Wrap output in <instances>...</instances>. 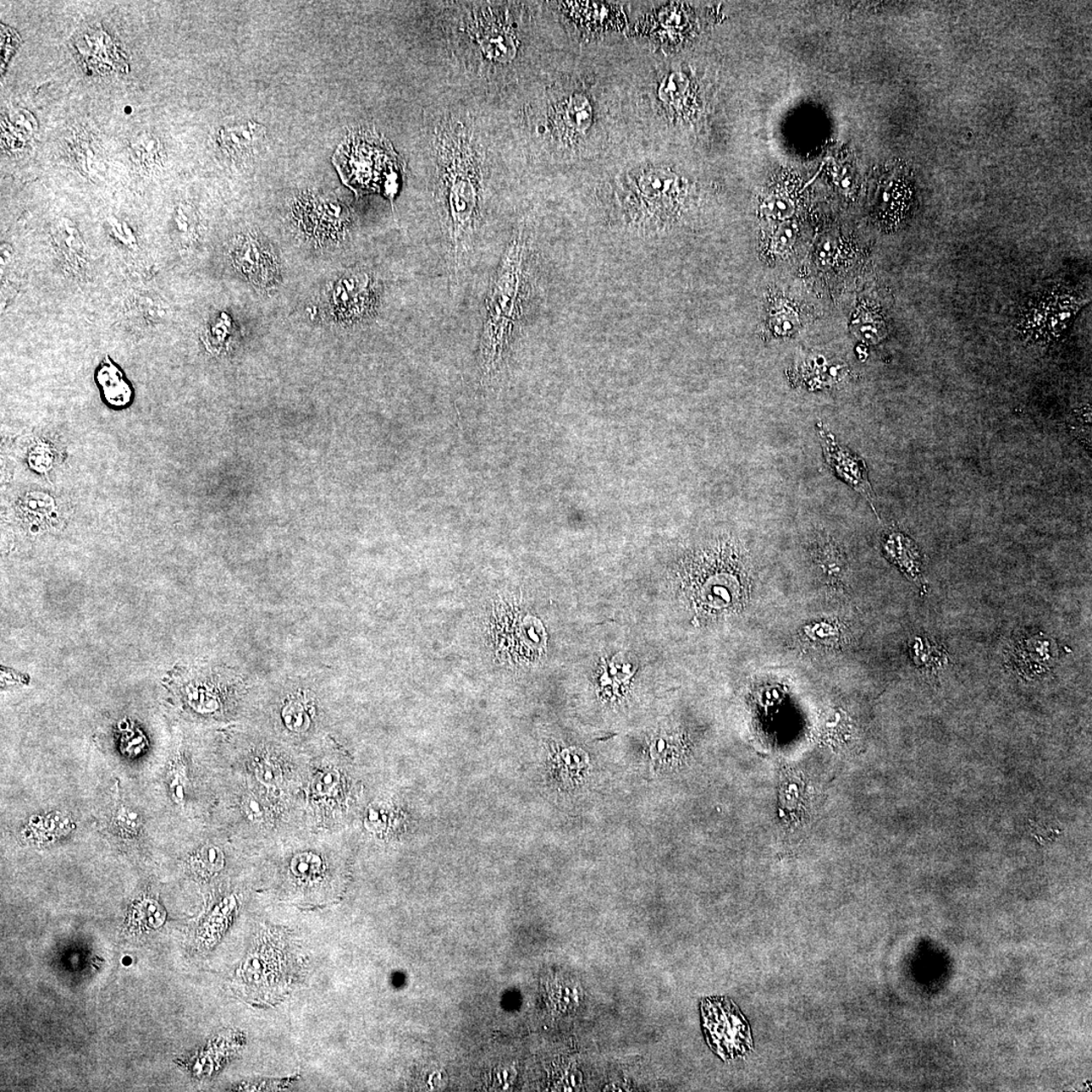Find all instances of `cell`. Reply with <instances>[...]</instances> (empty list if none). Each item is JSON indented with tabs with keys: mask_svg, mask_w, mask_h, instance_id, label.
Here are the masks:
<instances>
[{
	"mask_svg": "<svg viewBox=\"0 0 1092 1092\" xmlns=\"http://www.w3.org/2000/svg\"><path fill=\"white\" fill-rule=\"evenodd\" d=\"M435 201L452 284L466 277L481 236L484 178L478 145L468 126L457 120L440 125L437 140Z\"/></svg>",
	"mask_w": 1092,
	"mask_h": 1092,
	"instance_id": "obj_1",
	"label": "cell"
},
{
	"mask_svg": "<svg viewBox=\"0 0 1092 1092\" xmlns=\"http://www.w3.org/2000/svg\"><path fill=\"white\" fill-rule=\"evenodd\" d=\"M529 264L528 238L518 231L507 244L485 296L478 362L488 382L502 376L520 334L531 285Z\"/></svg>",
	"mask_w": 1092,
	"mask_h": 1092,
	"instance_id": "obj_2",
	"label": "cell"
},
{
	"mask_svg": "<svg viewBox=\"0 0 1092 1092\" xmlns=\"http://www.w3.org/2000/svg\"><path fill=\"white\" fill-rule=\"evenodd\" d=\"M333 162L344 184L358 195L379 192L394 201L404 179L398 154L383 136L368 131L347 137Z\"/></svg>",
	"mask_w": 1092,
	"mask_h": 1092,
	"instance_id": "obj_3",
	"label": "cell"
},
{
	"mask_svg": "<svg viewBox=\"0 0 1092 1092\" xmlns=\"http://www.w3.org/2000/svg\"><path fill=\"white\" fill-rule=\"evenodd\" d=\"M1088 296L1077 286L1052 280L1034 291L1020 306L1016 329L1027 343L1043 347L1056 344L1071 329Z\"/></svg>",
	"mask_w": 1092,
	"mask_h": 1092,
	"instance_id": "obj_4",
	"label": "cell"
},
{
	"mask_svg": "<svg viewBox=\"0 0 1092 1092\" xmlns=\"http://www.w3.org/2000/svg\"><path fill=\"white\" fill-rule=\"evenodd\" d=\"M297 972L295 954L279 934H266L238 971V980L247 1001L272 1006L288 995Z\"/></svg>",
	"mask_w": 1092,
	"mask_h": 1092,
	"instance_id": "obj_5",
	"label": "cell"
},
{
	"mask_svg": "<svg viewBox=\"0 0 1092 1092\" xmlns=\"http://www.w3.org/2000/svg\"><path fill=\"white\" fill-rule=\"evenodd\" d=\"M690 590L695 609L709 616H724L746 606L751 588V569L746 556L728 555L726 560L706 562Z\"/></svg>",
	"mask_w": 1092,
	"mask_h": 1092,
	"instance_id": "obj_6",
	"label": "cell"
},
{
	"mask_svg": "<svg viewBox=\"0 0 1092 1092\" xmlns=\"http://www.w3.org/2000/svg\"><path fill=\"white\" fill-rule=\"evenodd\" d=\"M380 295L382 284L376 274L364 268L349 270L328 291L331 316L347 326L367 322L376 316Z\"/></svg>",
	"mask_w": 1092,
	"mask_h": 1092,
	"instance_id": "obj_7",
	"label": "cell"
},
{
	"mask_svg": "<svg viewBox=\"0 0 1092 1092\" xmlns=\"http://www.w3.org/2000/svg\"><path fill=\"white\" fill-rule=\"evenodd\" d=\"M702 1013L706 1041L717 1055L730 1060L752 1050L751 1029L731 1001L725 997L705 998Z\"/></svg>",
	"mask_w": 1092,
	"mask_h": 1092,
	"instance_id": "obj_8",
	"label": "cell"
},
{
	"mask_svg": "<svg viewBox=\"0 0 1092 1092\" xmlns=\"http://www.w3.org/2000/svg\"><path fill=\"white\" fill-rule=\"evenodd\" d=\"M233 266L259 290L277 288L281 280L279 259L273 247L255 234L237 237L230 247Z\"/></svg>",
	"mask_w": 1092,
	"mask_h": 1092,
	"instance_id": "obj_9",
	"label": "cell"
},
{
	"mask_svg": "<svg viewBox=\"0 0 1092 1092\" xmlns=\"http://www.w3.org/2000/svg\"><path fill=\"white\" fill-rule=\"evenodd\" d=\"M815 429L827 465L843 483L861 494L876 512L875 495L871 487L868 468L865 461L838 443L835 435L826 430L823 423L818 422Z\"/></svg>",
	"mask_w": 1092,
	"mask_h": 1092,
	"instance_id": "obj_10",
	"label": "cell"
},
{
	"mask_svg": "<svg viewBox=\"0 0 1092 1092\" xmlns=\"http://www.w3.org/2000/svg\"><path fill=\"white\" fill-rule=\"evenodd\" d=\"M52 240L61 262L71 273L85 272L88 263L85 243L70 220L61 219L55 224Z\"/></svg>",
	"mask_w": 1092,
	"mask_h": 1092,
	"instance_id": "obj_11",
	"label": "cell"
},
{
	"mask_svg": "<svg viewBox=\"0 0 1092 1092\" xmlns=\"http://www.w3.org/2000/svg\"><path fill=\"white\" fill-rule=\"evenodd\" d=\"M266 134L267 130L262 125L250 120L220 130L219 144L231 157H244L255 152Z\"/></svg>",
	"mask_w": 1092,
	"mask_h": 1092,
	"instance_id": "obj_12",
	"label": "cell"
},
{
	"mask_svg": "<svg viewBox=\"0 0 1092 1092\" xmlns=\"http://www.w3.org/2000/svg\"><path fill=\"white\" fill-rule=\"evenodd\" d=\"M885 554L901 571L909 577L918 578L920 575L922 560L917 544L906 535L896 531H888L884 537Z\"/></svg>",
	"mask_w": 1092,
	"mask_h": 1092,
	"instance_id": "obj_13",
	"label": "cell"
},
{
	"mask_svg": "<svg viewBox=\"0 0 1092 1092\" xmlns=\"http://www.w3.org/2000/svg\"><path fill=\"white\" fill-rule=\"evenodd\" d=\"M478 42L488 58L506 62L514 57L516 47L514 38L508 30L503 29L497 21L485 24L481 21L478 32Z\"/></svg>",
	"mask_w": 1092,
	"mask_h": 1092,
	"instance_id": "obj_14",
	"label": "cell"
},
{
	"mask_svg": "<svg viewBox=\"0 0 1092 1092\" xmlns=\"http://www.w3.org/2000/svg\"><path fill=\"white\" fill-rule=\"evenodd\" d=\"M558 117L561 130L567 133H584L592 124L591 104L584 97H571L561 104Z\"/></svg>",
	"mask_w": 1092,
	"mask_h": 1092,
	"instance_id": "obj_15",
	"label": "cell"
},
{
	"mask_svg": "<svg viewBox=\"0 0 1092 1092\" xmlns=\"http://www.w3.org/2000/svg\"><path fill=\"white\" fill-rule=\"evenodd\" d=\"M173 222L175 242L185 250L194 245L200 237V219L196 208L190 203H179L175 208Z\"/></svg>",
	"mask_w": 1092,
	"mask_h": 1092,
	"instance_id": "obj_16",
	"label": "cell"
},
{
	"mask_svg": "<svg viewBox=\"0 0 1092 1092\" xmlns=\"http://www.w3.org/2000/svg\"><path fill=\"white\" fill-rule=\"evenodd\" d=\"M815 560L826 577L834 584H842L846 572V560L841 549L831 540H823L816 544Z\"/></svg>",
	"mask_w": 1092,
	"mask_h": 1092,
	"instance_id": "obj_17",
	"label": "cell"
},
{
	"mask_svg": "<svg viewBox=\"0 0 1092 1092\" xmlns=\"http://www.w3.org/2000/svg\"><path fill=\"white\" fill-rule=\"evenodd\" d=\"M131 156L143 169L161 165L165 153L161 143L151 135H141L131 144Z\"/></svg>",
	"mask_w": 1092,
	"mask_h": 1092,
	"instance_id": "obj_18",
	"label": "cell"
},
{
	"mask_svg": "<svg viewBox=\"0 0 1092 1092\" xmlns=\"http://www.w3.org/2000/svg\"><path fill=\"white\" fill-rule=\"evenodd\" d=\"M236 333L233 319L220 312L209 320L205 329L206 344L209 349L222 351L229 346Z\"/></svg>",
	"mask_w": 1092,
	"mask_h": 1092,
	"instance_id": "obj_19",
	"label": "cell"
},
{
	"mask_svg": "<svg viewBox=\"0 0 1092 1092\" xmlns=\"http://www.w3.org/2000/svg\"><path fill=\"white\" fill-rule=\"evenodd\" d=\"M133 308L143 322L150 325L165 321L169 314L167 303L152 292H139L135 295Z\"/></svg>",
	"mask_w": 1092,
	"mask_h": 1092,
	"instance_id": "obj_20",
	"label": "cell"
},
{
	"mask_svg": "<svg viewBox=\"0 0 1092 1092\" xmlns=\"http://www.w3.org/2000/svg\"><path fill=\"white\" fill-rule=\"evenodd\" d=\"M98 382L103 385L104 395H106L110 404L120 406L130 402V390L120 389L118 387H126V383L121 379L119 369L115 368L112 362H108L98 372Z\"/></svg>",
	"mask_w": 1092,
	"mask_h": 1092,
	"instance_id": "obj_21",
	"label": "cell"
},
{
	"mask_svg": "<svg viewBox=\"0 0 1092 1092\" xmlns=\"http://www.w3.org/2000/svg\"><path fill=\"white\" fill-rule=\"evenodd\" d=\"M321 858L313 853H301L291 860L292 874L302 881H314L322 873Z\"/></svg>",
	"mask_w": 1092,
	"mask_h": 1092,
	"instance_id": "obj_22",
	"label": "cell"
},
{
	"mask_svg": "<svg viewBox=\"0 0 1092 1092\" xmlns=\"http://www.w3.org/2000/svg\"><path fill=\"white\" fill-rule=\"evenodd\" d=\"M854 333L868 343H878L886 334L885 324L879 316L866 314L854 322Z\"/></svg>",
	"mask_w": 1092,
	"mask_h": 1092,
	"instance_id": "obj_23",
	"label": "cell"
},
{
	"mask_svg": "<svg viewBox=\"0 0 1092 1092\" xmlns=\"http://www.w3.org/2000/svg\"><path fill=\"white\" fill-rule=\"evenodd\" d=\"M632 677L631 665H619L614 660L607 666L605 674L601 677V687L604 689L607 694L619 695L621 687H625V684L630 681Z\"/></svg>",
	"mask_w": 1092,
	"mask_h": 1092,
	"instance_id": "obj_24",
	"label": "cell"
},
{
	"mask_svg": "<svg viewBox=\"0 0 1092 1092\" xmlns=\"http://www.w3.org/2000/svg\"><path fill=\"white\" fill-rule=\"evenodd\" d=\"M195 864L197 869L203 874L217 873L224 867L223 852L216 846H205L197 852Z\"/></svg>",
	"mask_w": 1092,
	"mask_h": 1092,
	"instance_id": "obj_25",
	"label": "cell"
},
{
	"mask_svg": "<svg viewBox=\"0 0 1092 1092\" xmlns=\"http://www.w3.org/2000/svg\"><path fill=\"white\" fill-rule=\"evenodd\" d=\"M114 825L120 835L133 837L139 832L142 821L139 814L128 808H120L114 819Z\"/></svg>",
	"mask_w": 1092,
	"mask_h": 1092,
	"instance_id": "obj_26",
	"label": "cell"
},
{
	"mask_svg": "<svg viewBox=\"0 0 1092 1092\" xmlns=\"http://www.w3.org/2000/svg\"><path fill=\"white\" fill-rule=\"evenodd\" d=\"M685 87L686 82L684 79V76L679 73H672L667 76L663 85H661L660 97L666 103H674L685 91Z\"/></svg>",
	"mask_w": 1092,
	"mask_h": 1092,
	"instance_id": "obj_27",
	"label": "cell"
},
{
	"mask_svg": "<svg viewBox=\"0 0 1092 1092\" xmlns=\"http://www.w3.org/2000/svg\"><path fill=\"white\" fill-rule=\"evenodd\" d=\"M797 230L796 225L793 223H785L780 226L774 236L773 245L777 251L786 250L790 247L794 240L796 238Z\"/></svg>",
	"mask_w": 1092,
	"mask_h": 1092,
	"instance_id": "obj_28",
	"label": "cell"
},
{
	"mask_svg": "<svg viewBox=\"0 0 1092 1092\" xmlns=\"http://www.w3.org/2000/svg\"><path fill=\"white\" fill-rule=\"evenodd\" d=\"M339 781L338 772L335 770H327L319 774L313 782V789L321 796H326L334 790Z\"/></svg>",
	"mask_w": 1092,
	"mask_h": 1092,
	"instance_id": "obj_29",
	"label": "cell"
},
{
	"mask_svg": "<svg viewBox=\"0 0 1092 1092\" xmlns=\"http://www.w3.org/2000/svg\"><path fill=\"white\" fill-rule=\"evenodd\" d=\"M255 776L259 782L267 786L277 785L283 780V774L279 766L268 763L258 765Z\"/></svg>",
	"mask_w": 1092,
	"mask_h": 1092,
	"instance_id": "obj_30",
	"label": "cell"
},
{
	"mask_svg": "<svg viewBox=\"0 0 1092 1092\" xmlns=\"http://www.w3.org/2000/svg\"><path fill=\"white\" fill-rule=\"evenodd\" d=\"M285 719L286 725L294 731H306L308 726V717L299 706H289L285 711Z\"/></svg>",
	"mask_w": 1092,
	"mask_h": 1092,
	"instance_id": "obj_31",
	"label": "cell"
},
{
	"mask_svg": "<svg viewBox=\"0 0 1092 1092\" xmlns=\"http://www.w3.org/2000/svg\"><path fill=\"white\" fill-rule=\"evenodd\" d=\"M141 913L143 919L147 920L150 925H159L163 923L165 913L163 909L156 902L146 901L141 904Z\"/></svg>",
	"mask_w": 1092,
	"mask_h": 1092,
	"instance_id": "obj_32",
	"label": "cell"
},
{
	"mask_svg": "<svg viewBox=\"0 0 1092 1092\" xmlns=\"http://www.w3.org/2000/svg\"><path fill=\"white\" fill-rule=\"evenodd\" d=\"M766 208L772 217L779 219L788 217L793 212L791 203L782 197L772 198Z\"/></svg>",
	"mask_w": 1092,
	"mask_h": 1092,
	"instance_id": "obj_33",
	"label": "cell"
},
{
	"mask_svg": "<svg viewBox=\"0 0 1092 1092\" xmlns=\"http://www.w3.org/2000/svg\"><path fill=\"white\" fill-rule=\"evenodd\" d=\"M243 808H244L248 819L252 821L258 823L264 818L263 804L255 796H248L243 802Z\"/></svg>",
	"mask_w": 1092,
	"mask_h": 1092,
	"instance_id": "obj_34",
	"label": "cell"
},
{
	"mask_svg": "<svg viewBox=\"0 0 1092 1092\" xmlns=\"http://www.w3.org/2000/svg\"><path fill=\"white\" fill-rule=\"evenodd\" d=\"M796 326V320L789 314H778L773 320V328L778 335H788L793 332V328Z\"/></svg>",
	"mask_w": 1092,
	"mask_h": 1092,
	"instance_id": "obj_35",
	"label": "cell"
},
{
	"mask_svg": "<svg viewBox=\"0 0 1092 1092\" xmlns=\"http://www.w3.org/2000/svg\"><path fill=\"white\" fill-rule=\"evenodd\" d=\"M128 229V226H124L123 224L117 222L113 224L112 233L114 238L121 243V244L129 248H134L137 243L136 237L133 233H132L131 230L125 233V231Z\"/></svg>",
	"mask_w": 1092,
	"mask_h": 1092,
	"instance_id": "obj_36",
	"label": "cell"
},
{
	"mask_svg": "<svg viewBox=\"0 0 1092 1092\" xmlns=\"http://www.w3.org/2000/svg\"><path fill=\"white\" fill-rule=\"evenodd\" d=\"M671 754L674 755V746H672V741H667L666 738H664V740L663 738H660V740L654 743L652 746V755L655 760H658L660 759L666 760L670 758Z\"/></svg>",
	"mask_w": 1092,
	"mask_h": 1092,
	"instance_id": "obj_37",
	"label": "cell"
}]
</instances>
